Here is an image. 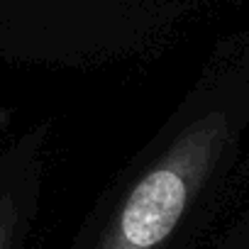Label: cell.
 <instances>
[{
  "instance_id": "cell-2",
  "label": "cell",
  "mask_w": 249,
  "mask_h": 249,
  "mask_svg": "<svg viewBox=\"0 0 249 249\" xmlns=\"http://www.w3.org/2000/svg\"><path fill=\"white\" fill-rule=\"evenodd\" d=\"M18 227V210L10 198H0V249H13Z\"/></svg>"
},
{
  "instance_id": "cell-1",
  "label": "cell",
  "mask_w": 249,
  "mask_h": 249,
  "mask_svg": "<svg viewBox=\"0 0 249 249\" xmlns=\"http://www.w3.org/2000/svg\"><path fill=\"white\" fill-rule=\"evenodd\" d=\"M227 132L222 112H208L188 124L122 200L98 249H161L217 164Z\"/></svg>"
}]
</instances>
